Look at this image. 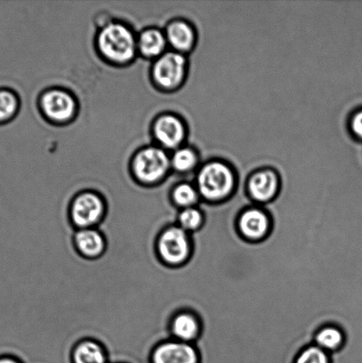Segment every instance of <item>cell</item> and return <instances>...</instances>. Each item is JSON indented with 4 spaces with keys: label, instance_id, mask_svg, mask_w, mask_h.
Here are the masks:
<instances>
[{
    "label": "cell",
    "instance_id": "6da1fadb",
    "mask_svg": "<svg viewBox=\"0 0 362 363\" xmlns=\"http://www.w3.org/2000/svg\"><path fill=\"white\" fill-rule=\"evenodd\" d=\"M154 250L156 259L163 267L173 270L182 269L193 258V235L174 222L166 224L156 235Z\"/></svg>",
    "mask_w": 362,
    "mask_h": 363
},
{
    "label": "cell",
    "instance_id": "7a4b0ae2",
    "mask_svg": "<svg viewBox=\"0 0 362 363\" xmlns=\"http://www.w3.org/2000/svg\"><path fill=\"white\" fill-rule=\"evenodd\" d=\"M235 187L232 170L223 163H209L198 174L197 190L200 197L210 204H218L232 198Z\"/></svg>",
    "mask_w": 362,
    "mask_h": 363
},
{
    "label": "cell",
    "instance_id": "3957f363",
    "mask_svg": "<svg viewBox=\"0 0 362 363\" xmlns=\"http://www.w3.org/2000/svg\"><path fill=\"white\" fill-rule=\"evenodd\" d=\"M104 199L95 192L84 191L73 199L69 208V222L74 230L98 228L106 216Z\"/></svg>",
    "mask_w": 362,
    "mask_h": 363
},
{
    "label": "cell",
    "instance_id": "277c9868",
    "mask_svg": "<svg viewBox=\"0 0 362 363\" xmlns=\"http://www.w3.org/2000/svg\"><path fill=\"white\" fill-rule=\"evenodd\" d=\"M98 45L103 55L115 62H127L135 53L133 35L120 24L112 23L103 28L98 35Z\"/></svg>",
    "mask_w": 362,
    "mask_h": 363
},
{
    "label": "cell",
    "instance_id": "5b68a950",
    "mask_svg": "<svg viewBox=\"0 0 362 363\" xmlns=\"http://www.w3.org/2000/svg\"><path fill=\"white\" fill-rule=\"evenodd\" d=\"M147 363H200L196 345L166 337L149 351Z\"/></svg>",
    "mask_w": 362,
    "mask_h": 363
},
{
    "label": "cell",
    "instance_id": "8992f818",
    "mask_svg": "<svg viewBox=\"0 0 362 363\" xmlns=\"http://www.w3.org/2000/svg\"><path fill=\"white\" fill-rule=\"evenodd\" d=\"M237 230L244 240L257 243L271 233V216L260 206H254L240 213L237 220Z\"/></svg>",
    "mask_w": 362,
    "mask_h": 363
},
{
    "label": "cell",
    "instance_id": "52a82bcc",
    "mask_svg": "<svg viewBox=\"0 0 362 363\" xmlns=\"http://www.w3.org/2000/svg\"><path fill=\"white\" fill-rule=\"evenodd\" d=\"M169 337L195 344L200 340L202 323L200 316L191 309L179 308L170 315L166 323Z\"/></svg>",
    "mask_w": 362,
    "mask_h": 363
},
{
    "label": "cell",
    "instance_id": "ba28073f",
    "mask_svg": "<svg viewBox=\"0 0 362 363\" xmlns=\"http://www.w3.org/2000/svg\"><path fill=\"white\" fill-rule=\"evenodd\" d=\"M168 155L161 149H145L137 155L134 162V172L138 179L145 184H154L161 180L168 172Z\"/></svg>",
    "mask_w": 362,
    "mask_h": 363
},
{
    "label": "cell",
    "instance_id": "9c48e42d",
    "mask_svg": "<svg viewBox=\"0 0 362 363\" xmlns=\"http://www.w3.org/2000/svg\"><path fill=\"white\" fill-rule=\"evenodd\" d=\"M72 245L78 256L86 261H97L106 255L108 238L99 228L74 230Z\"/></svg>",
    "mask_w": 362,
    "mask_h": 363
},
{
    "label": "cell",
    "instance_id": "30bf717a",
    "mask_svg": "<svg viewBox=\"0 0 362 363\" xmlns=\"http://www.w3.org/2000/svg\"><path fill=\"white\" fill-rule=\"evenodd\" d=\"M279 191V180L271 170L254 174L247 184L248 196L256 206H264L275 201Z\"/></svg>",
    "mask_w": 362,
    "mask_h": 363
},
{
    "label": "cell",
    "instance_id": "8fae6325",
    "mask_svg": "<svg viewBox=\"0 0 362 363\" xmlns=\"http://www.w3.org/2000/svg\"><path fill=\"white\" fill-rule=\"evenodd\" d=\"M69 363H111L108 348L101 340L87 337L78 340L70 348Z\"/></svg>",
    "mask_w": 362,
    "mask_h": 363
},
{
    "label": "cell",
    "instance_id": "7c38bea8",
    "mask_svg": "<svg viewBox=\"0 0 362 363\" xmlns=\"http://www.w3.org/2000/svg\"><path fill=\"white\" fill-rule=\"evenodd\" d=\"M186 70V60L179 53L169 52L159 58L154 66V77L163 87L171 88L181 83Z\"/></svg>",
    "mask_w": 362,
    "mask_h": 363
},
{
    "label": "cell",
    "instance_id": "4fadbf2b",
    "mask_svg": "<svg viewBox=\"0 0 362 363\" xmlns=\"http://www.w3.org/2000/svg\"><path fill=\"white\" fill-rule=\"evenodd\" d=\"M42 106L49 118L58 122L69 119L74 111V99L62 91H49L43 96Z\"/></svg>",
    "mask_w": 362,
    "mask_h": 363
},
{
    "label": "cell",
    "instance_id": "5bb4252c",
    "mask_svg": "<svg viewBox=\"0 0 362 363\" xmlns=\"http://www.w3.org/2000/svg\"><path fill=\"white\" fill-rule=\"evenodd\" d=\"M155 137L166 147H179L184 138V127L180 120L171 116L159 118L154 126Z\"/></svg>",
    "mask_w": 362,
    "mask_h": 363
},
{
    "label": "cell",
    "instance_id": "9a60e30c",
    "mask_svg": "<svg viewBox=\"0 0 362 363\" xmlns=\"http://www.w3.org/2000/svg\"><path fill=\"white\" fill-rule=\"evenodd\" d=\"M346 342L345 333L335 325H326L315 334L314 345L327 352L334 354L341 350Z\"/></svg>",
    "mask_w": 362,
    "mask_h": 363
},
{
    "label": "cell",
    "instance_id": "2e32d148",
    "mask_svg": "<svg viewBox=\"0 0 362 363\" xmlns=\"http://www.w3.org/2000/svg\"><path fill=\"white\" fill-rule=\"evenodd\" d=\"M166 35L173 48L179 51H187L193 46V30L189 25L183 21H176L170 25Z\"/></svg>",
    "mask_w": 362,
    "mask_h": 363
},
{
    "label": "cell",
    "instance_id": "e0dca14e",
    "mask_svg": "<svg viewBox=\"0 0 362 363\" xmlns=\"http://www.w3.org/2000/svg\"><path fill=\"white\" fill-rule=\"evenodd\" d=\"M174 223L186 233L193 235L201 230L205 223V215L200 206L179 210Z\"/></svg>",
    "mask_w": 362,
    "mask_h": 363
},
{
    "label": "cell",
    "instance_id": "ac0fdd59",
    "mask_svg": "<svg viewBox=\"0 0 362 363\" xmlns=\"http://www.w3.org/2000/svg\"><path fill=\"white\" fill-rule=\"evenodd\" d=\"M200 197L197 188L187 183L176 185L171 194L173 205L179 210L197 206Z\"/></svg>",
    "mask_w": 362,
    "mask_h": 363
},
{
    "label": "cell",
    "instance_id": "d6986e66",
    "mask_svg": "<svg viewBox=\"0 0 362 363\" xmlns=\"http://www.w3.org/2000/svg\"><path fill=\"white\" fill-rule=\"evenodd\" d=\"M166 41L159 30H149L142 34L140 39V48L143 55L154 57L159 55L164 49Z\"/></svg>",
    "mask_w": 362,
    "mask_h": 363
},
{
    "label": "cell",
    "instance_id": "ffe728a7",
    "mask_svg": "<svg viewBox=\"0 0 362 363\" xmlns=\"http://www.w3.org/2000/svg\"><path fill=\"white\" fill-rule=\"evenodd\" d=\"M18 109V99L12 91L0 89V124L9 122Z\"/></svg>",
    "mask_w": 362,
    "mask_h": 363
},
{
    "label": "cell",
    "instance_id": "44dd1931",
    "mask_svg": "<svg viewBox=\"0 0 362 363\" xmlns=\"http://www.w3.org/2000/svg\"><path fill=\"white\" fill-rule=\"evenodd\" d=\"M294 363H332L331 354L315 345H311L297 355Z\"/></svg>",
    "mask_w": 362,
    "mask_h": 363
},
{
    "label": "cell",
    "instance_id": "7402d4cb",
    "mask_svg": "<svg viewBox=\"0 0 362 363\" xmlns=\"http://www.w3.org/2000/svg\"><path fill=\"white\" fill-rule=\"evenodd\" d=\"M197 163V156L189 148H182L176 151L172 158V165L177 172H187L193 169Z\"/></svg>",
    "mask_w": 362,
    "mask_h": 363
},
{
    "label": "cell",
    "instance_id": "603a6c76",
    "mask_svg": "<svg viewBox=\"0 0 362 363\" xmlns=\"http://www.w3.org/2000/svg\"><path fill=\"white\" fill-rule=\"evenodd\" d=\"M351 130L354 136L362 141V109L353 116L352 121H351Z\"/></svg>",
    "mask_w": 362,
    "mask_h": 363
},
{
    "label": "cell",
    "instance_id": "cb8c5ba5",
    "mask_svg": "<svg viewBox=\"0 0 362 363\" xmlns=\"http://www.w3.org/2000/svg\"><path fill=\"white\" fill-rule=\"evenodd\" d=\"M0 363H25L21 358L13 357V355H6L0 357Z\"/></svg>",
    "mask_w": 362,
    "mask_h": 363
},
{
    "label": "cell",
    "instance_id": "d4e9b609",
    "mask_svg": "<svg viewBox=\"0 0 362 363\" xmlns=\"http://www.w3.org/2000/svg\"><path fill=\"white\" fill-rule=\"evenodd\" d=\"M111 363H134V362L126 361V360H115V361H112Z\"/></svg>",
    "mask_w": 362,
    "mask_h": 363
}]
</instances>
